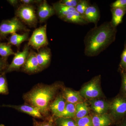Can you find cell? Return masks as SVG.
<instances>
[{
    "label": "cell",
    "instance_id": "36",
    "mask_svg": "<svg viewBox=\"0 0 126 126\" xmlns=\"http://www.w3.org/2000/svg\"><path fill=\"white\" fill-rule=\"evenodd\" d=\"M117 126H126V118L116 124Z\"/></svg>",
    "mask_w": 126,
    "mask_h": 126
},
{
    "label": "cell",
    "instance_id": "37",
    "mask_svg": "<svg viewBox=\"0 0 126 126\" xmlns=\"http://www.w3.org/2000/svg\"><path fill=\"white\" fill-rule=\"evenodd\" d=\"M8 1L11 5L14 6L18 4V1L16 0H8Z\"/></svg>",
    "mask_w": 126,
    "mask_h": 126
},
{
    "label": "cell",
    "instance_id": "29",
    "mask_svg": "<svg viewBox=\"0 0 126 126\" xmlns=\"http://www.w3.org/2000/svg\"><path fill=\"white\" fill-rule=\"evenodd\" d=\"M121 61L119 64L120 72H126V36L124 44V48L121 56Z\"/></svg>",
    "mask_w": 126,
    "mask_h": 126
},
{
    "label": "cell",
    "instance_id": "14",
    "mask_svg": "<svg viewBox=\"0 0 126 126\" xmlns=\"http://www.w3.org/2000/svg\"><path fill=\"white\" fill-rule=\"evenodd\" d=\"M63 97L66 102L75 105L84 102V98L81 96L79 92L74 91L68 88L64 89Z\"/></svg>",
    "mask_w": 126,
    "mask_h": 126
},
{
    "label": "cell",
    "instance_id": "12",
    "mask_svg": "<svg viewBox=\"0 0 126 126\" xmlns=\"http://www.w3.org/2000/svg\"><path fill=\"white\" fill-rule=\"evenodd\" d=\"M83 16L88 23H94L95 26H97L100 18L99 8L96 5L90 4L86 10Z\"/></svg>",
    "mask_w": 126,
    "mask_h": 126
},
{
    "label": "cell",
    "instance_id": "11",
    "mask_svg": "<svg viewBox=\"0 0 126 126\" xmlns=\"http://www.w3.org/2000/svg\"><path fill=\"white\" fill-rule=\"evenodd\" d=\"M89 103L91 109L97 115L106 114L110 109V103L102 99H90Z\"/></svg>",
    "mask_w": 126,
    "mask_h": 126
},
{
    "label": "cell",
    "instance_id": "35",
    "mask_svg": "<svg viewBox=\"0 0 126 126\" xmlns=\"http://www.w3.org/2000/svg\"><path fill=\"white\" fill-rule=\"evenodd\" d=\"M41 0H21L20 2L23 5H32L35 3H40L42 2Z\"/></svg>",
    "mask_w": 126,
    "mask_h": 126
},
{
    "label": "cell",
    "instance_id": "19",
    "mask_svg": "<svg viewBox=\"0 0 126 126\" xmlns=\"http://www.w3.org/2000/svg\"><path fill=\"white\" fill-rule=\"evenodd\" d=\"M111 11L112 18L110 22L113 26L117 27L122 22L123 17L126 14V10L121 8H111Z\"/></svg>",
    "mask_w": 126,
    "mask_h": 126
},
{
    "label": "cell",
    "instance_id": "25",
    "mask_svg": "<svg viewBox=\"0 0 126 126\" xmlns=\"http://www.w3.org/2000/svg\"><path fill=\"white\" fill-rule=\"evenodd\" d=\"M55 123L57 126H77L75 120L71 118H57Z\"/></svg>",
    "mask_w": 126,
    "mask_h": 126
},
{
    "label": "cell",
    "instance_id": "30",
    "mask_svg": "<svg viewBox=\"0 0 126 126\" xmlns=\"http://www.w3.org/2000/svg\"><path fill=\"white\" fill-rule=\"evenodd\" d=\"M120 72L122 78V86L120 94L126 97V72L122 71Z\"/></svg>",
    "mask_w": 126,
    "mask_h": 126
},
{
    "label": "cell",
    "instance_id": "31",
    "mask_svg": "<svg viewBox=\"0 0 126 126\" xmlns=\"http://www.w3.org/2000/svg\"><path fill=\"white\" fill-rule=\"evenodd\" d=\"M111 8H119L126 10V0H117L110 5Z\"/></svg>",
    "mask_w": 126,
    "mask_h": 126
},
{
    "label": "cell",
    "instance_id": "15",
    "mask_svg": "<svg viewBox=\"0 0 126 126\" xmlns=\"http://www.w3.org/2000/svg\"><path fill=\"white\" fill-rule=\"evenodd\" d=\"M36 57L41 69L44 68L49 64L51 60L50 49L49 48L45 47L41 49L36 53Z\"/></svg>",
    "mask_w": 126,
    "mask_h": 126
},
{
    "label": "cell",
    "instance_id": "7",
    "mask_svg": "<svg viewBox=\"0 0 126 126\" xmlns=\"http://www.w3.org/2000/svg\"><path fill=\"white\" fill-rule=\"evenodd\" d=\"M27 31L22 22L16 16L2 21L0 24V36H5L20 31Z\"/></svg>",
    "mask_w": 126,
    "mask_h": 126
},
{
    "label": "cell",
    "instance_id": "5",
    "mask_svg": "<svg viewBox=\"0 0 126 126\" xmlns=\"http://www.w3.org/2000/svg\"><path fill=\"white\" fill-rule=\"evenodd\" d=\"M48 44L47 35V24L36 29L29 39L28 45L38 51Z\"/></svg>",
    "mask_w": 126,
    "mask_h": 126
},
{
    "label": "cell",
    "instance_id": "28",
    "mask_svg": "<svg viewBox=\"0 0 126 126\" xmlns=\"http://www.w3.org/2000/svg\"><path fill=\"white\" fill-rule=\"evenodd\" d=\"M9 94L7 80L4 73L0 75V94Z\"/></svg>",
    "mask_w": 126,
    "mask_h": 126
},
{
    "label": "cell",
    "instance_id": "26",
    "mask_svg": "<svg viewBox=\"0 0 126 126\" xmlns=\"http://www.w3.org/2000/svg\"><path fill=\"white\" fill-rule=\"evenodd\" d=\"M90 4L89 0H79L77 7H75L76 11L83 16L86 10Z\"/></svg>",
    "mask_w": 126,
    "mask_h": 126
},
{
    "label": "cell",
    "instance_id": "34",
    "mask_svg": "<svg viewBox=\"0 0 126 126\" xmlns=\"http://www.w3.org/2000/svg\"><path fill=\"white\" fill-rule=\"evenodd\" d=\"M33 126H54L50 121L39 122L34 119Z\"/></svg>",
    "mask_w": 126,
    "mask_h": 126
},
{
    "label": "cell",
    "instance_id": "6",
    "mask_svg": "<svg viewBox=\"0 0 126 126\" xmlns=\"http://www.w3.org/2000/svg\"><path fill=\"white\" fill-rule=\"evenodd\" d=\"M16 17L31 27L36 26L38 18L34 7L32 5H21L16 12Z\"/></svg>",
    "mask_w": 126,
    "mask_h": 126
},
{
    "label": "cell",
    "instance_id": "32",
    "mask_svg": "<svg viewBox=\"0 0 126 126\" xmlns=\"http://www.w3.org/2000/svg\"><path fill=\"white\" fill-rule=\"evenodd\" d=\"M79 1V0H61L59 1L68 7L75 8Z\"/></svg>",
    "mask_w": 126,
    "mask_h": 126
},
{
    "label": "cell",
    "instance_id": "2",
    "mask_svg": "<svg viewBox=\"0 0 126 126\" xmlns=\"http://www.w3.org/2000/svg\"><path fill=\"white\" fill-rule=\"evenodd\" d=\"M59 84L41 85L34 88L25 94V101L38 110L43 116L48 115L49 103L59 88Z\"/></svg>",
    "mask_w": 126,
    "mask_h": 126
},
{
    "label": "cell",
    "instance_id": "38",
    "mask_svg": "<svg viewBox=\"0 0 126 126\" xmlns=\"http://www.w3.org/2000/svg\"><path fill=\"white\" fill-rule=\"evenodd\" d=\"M0 126H5V125L3 124H0Z\"/></svg>",
    "mask_w": 126,
    "mask_h": 126
},
{
    "label": "cell",
    "instance_id": "9",
    "mask_svg": "<svg viewBox=\"0 0 126 126\" xmlns=\"http://www.w3.org/2000/svg\"><path fill=\"white\" fill-rule=\"evenodd\" d=\"M55 14L53 6L47 3L46 0L42 1L38 7L37 16L41 23H43Z\"/></svg>",
    "mask_w": 126,
    "mask_h": 126
},
{
    "label": "cell",
    "instance_id": "22",
    "mask_svg": "<svg viewBox=\"0 0 126 126\" xmlns=\"http://www.w3.org/2000/svg\"><path fill=\"white\" fill-rule=\"evenodd\" d=\"M89 108L87 104L82 102L75 105V119H79L88 115Z\"/></svg>",
    "mask_w": 126,
    "mask_h": 126
},
{
    "label": "cell",
    "instance_id": "21",
    "mask_svg": "<svg viewBox=\"0 0 126 126\" xmlns=\"http://www.w3.org/2000/svg\"><path fill=\"white\" fill-rule=\"evenodd\" d=\"M29 38L28 33H25L23 34H18L15 33L12 34L9 39V44L15 46L16 47H19L20 45L23 42L27 41Z\"/></svg>",
    "mask_w": 126,
    "mask_h": 126
},
{
    "label": "cell",
    "instance_id": "33",
    "mask_svg": "<svg viewBox=\"0 0 126 126\" xmlns=\"http://www.w3.org/2000/svg\"><path fill=\"white\" fill-rule=\"evenodd\" d=\"M8 66L6 59L0 58V75L4 73L5 70H6Z\"/></svg>",
    "mask_w": 126,
    "mask_h": 126
},
{
    "label": "cell",
    "instance_id": "17",
    "mask_svg": "<svg viewBox=\"0 0 126 126\" xmlns=\"http://www.w3.org/2000/svg\"><path fill=\"white\" fill-rule=\"evenodd\" d=\"M93 126H109L114 123L110 115H94L92 117Z\"/></svg>",
    "mask_w": 126,
    "mask_h": 126
},
{
    "label": "cell",
    "instance_id": "3",
    "mask_svg": "<svg viewBox=\"0 0 126 126\" xmlns=\"http://www.w3.org/2000/svg\"><path fill=\"white\" fill-rule=\"evenodd\" d=\"M110 115L117 124L126 118V97L119 94L110 103Z\"/></svg>",
    "mask_w": 126,
    "mask_h": 126
},
{
    "label": "cell",
    "instance_id": "27",
    "mask_svg": "<svg viewBox=\"0 0 126 126\" xmlns=\"http://www.w3.org/2000/svg\"><path fill=\"white\" fill-rule=\"evenodd\" d=\"M75 121L77 126H93L92 117L89 115Z\"/></svg>",
    "mask_w": 126,
    "mask_h": 126
},
{
    "label": "cell",
    "instance_id": "18",
    "mask_svg": "<svg viewBox=\"0 0 126 126\" xmlns=\"http://www.w3.org/2000/svg\"><path fill=\"white\" fill-rule=\"evenodd\" d=\"M53 7L54 9L55 14L59 18L62 20L69 14L76 10L75 8L68 7L61 4L59 1L54 3Z\"/></svg>",
    "mask_w": 126,
    "mask_h": 126
},
{
    "label": "cell",
    "instance_id": "23",
    "mask_svg": "<svg viewBox=\"0 0 126 126\" xmlns=\"http://www.w3.org/2000/svg\"><path fill=\"white\" fill-rule=\"evenodd\" d=\"M75 117V104L66 102L65 109L60 117L74 118Z\"/></svg>",
    "mask_w": 126,
    "mask_h": 126
},
{
    "label": "cell",
    "instance_id": "10",
    "mask_svg": "<svg viewBox=\"0 0 126 126\" xmlns=\"http://www.w3.org/2000/svg\"><path fill=\"white\" fill-rule=\"evenodd\" d=\"M23 70L29 73H36L41 70L36 57V53L30 51L26 62L23 66Z\"/></svg>",
    "mask_w": 126,
    "mask_h": 126
},
{
    "label": "cell",
    "instance_id": "20",
    "mask_svg": "<svg viewBox=\"0 0 126 126\" xmlns=\"http://www.w3.org/2000/svg\"><path fill=\"white\" fill-rule=\"evenodd\" d=\"M62 20L66 22L79 25H84L88 24L84 19L83 16L76 10L69 14Z\"/></svg>",
    "mask_w": 126,
    "mask_h": 126
},
{
    "label": "cell",
    "instance_id": "1",
    "mask_svg": "<svg viewBox=\"0 0 126 126\" xmlns=\"http://www.w3.org/2000/svg\"><path fill=\"white\" fill-rule=\"evenodd\" d=\"M117 31L110 21L91 29L84 37V54L89 57L98 55L115 41Z\"/></svg>",
    "mask_w": 126,
    "mask_h": 126
},
{
    "label": "cell",
    "instance_id": "4",
    "mask_svg": "<svg viewBox=\"0 0 126 126\" xmlns=\"http://www.w3.org/2000/svg\"><path fill=\"white\" fill-rule=\"evenodd\" d=\"M101 80V75H98L86 84L79 92L82 97L90 100L101 97L102 95L100 87Z\"/></svg>",
    "mask_w": 126,
    "mask_h": 126
},
{
    "label": "cell",
    "instance_id": "13",
    "mask_svg": "<svg viewBox=\"0 0 126 126\" xmlns=\"http://www.w3.org/2000/svg\"><path fill=\"white\" fill-rule=\"evenodd\" d=\"M2 107H7L15 109L19 111L27 113L33 117L36 118H43V115H41L38 110L31 105H26V104L19 105V106L4 105H2Z\"/></svg>",
    "mask_w": 126,
    "mask_h": 126
},
{
    "label": "cell",
    "instance_id": "8",
    "mask_svg": "<svg viewBox=\"0 0 126 126\" xmlns=\"http://www.w3.org/2000/svg\"><path fill=\"white\" fill-rule=\"evenodd\" d=\"M29 47L26 45L21 52H18L14 55L12 62L8 65L5 72L18 70L24 66L30 54Z\"/></svg>",
    "mask_w": 126,
    "mask_h": 126
},
{
    "label": "cell",
    "instance_id": "24",
    "mask_svg": "<svg viewBox=\"0 0 126 126\" xmlns=\"http://www.w3.org/2000/svg\"><path fill=\"white\" fill-rule=\"evenodd\" d=\"M15 54L10 44L9 43H0V56L2 58L6 59L8 56Z\"/></svg>",
    "mask_w": 126,
    "mask_h": 126
},
{
    "label": "cell",
    "instance_id": "16",
    "mask_svg": "<svg viewBox=\"0 0 126 126\" xmlns=\"http://www.w3.org/2000/svg\"><path fill=\"white\" fill-rule=\"evenodd\" d=\"M66 102L63 96H59L56 98L49 106L50 109L54 115L57 118L60 117L65 109Z\"/></svg>",
    "mask_w": 126,
    "mask_h": 126
}]
</instances>
